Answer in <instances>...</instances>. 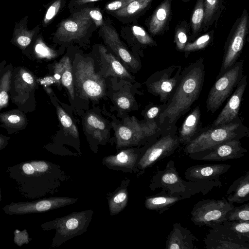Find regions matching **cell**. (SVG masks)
Listing matches in <instances>:
<instances>
[{
    "label": "cell",
    "mask_w": 249,
    "mask_h": 249,
    "mask_svg": "<svg viewBox=\"0 0 249 249\" xmlns=\"http://www.w3.org/2000/svg\"><path fill=\"white\" fill-rule=\"evenodd\" d=\"M182 0L183 2H188V1H190V0Z\"/></svg>",
    "instance_id": "52"
},
{
    "label": "cell",
    "mask_w": 249,
    "mask_h": 249,
    "mask_svg": "<svg viewBox=\"0 0 249 249\" xmlns=\"http://www.w3.org/2000/svg\"><path fill=\"white\" fill-rule=\"evenodd\" d=\"M204 242L207 249H249V243L241 239L226 222L211 225Z\"/></svg>",
    "instance_id": "14"
},
{
    "label": "cell",
    "mask_w": 249,
    "mask_h": 249,
    "mask_svg": "<svg viewBox=\"0 0 249 249\" xmlns=\"http://www.w3.org/2000/svg\"><path fill=\"white\" fill-rule=\"evenodd\" d=\"M233 207V204L225 197L220 199H202L194 206L191 221L199 227L221 224L227 221L226 214Z\"/></svg>",
    "instance_id": "10"
},
{
    "label": "cell",
    "mask_w": 249,
    "mask_h": 249,
    "mask_svg": "<svg viewBox=\"0 0 249 249\" xmlns=\"http://www.w3.org/2000/svg\"><path fill=\"white\" fill-rule=\"evenodd\" d=\"M202 31L206 32L218 20L224 8L223 0H204Z\"/></svg>",
    "instance_id": "31"
},
{
    "label": "cell",
    "mask_w": 249,
    "mask_h": 249,
    "mask_svg": "<svg viewBox=\"0 0 249 249\" xmlns=\"http://www.w3.org/2000/svg\"><path fill=\"white\" fill-rule=\"evenodd\" d=\"M163 132L156 121L139 122L133 116L125 119L116 132L118 146L138 144L145 141L152 142Z\"/></svg>",
    "instance_id": "8"
},
{
    "label": "cell",
    "mask_w": 249,
    "mask_h": 249,
    "mask_svg": "<svg viewBox=\"0 0 249 249\" xmlns=\"http://www.w3.org/2000/svg\"><path fill=\"white\" fill-rule=\"evenodd\" d=\"M247 150L239 139H232L221 143L204 152L189 155L192 159L206 161H224L238 159L245 156Z\"/></svg>",
    "instance_id": "16"
},
{
    "label": "cell",
    "mask_w": 249,
    "mask_h": 249,
    "mask_svg": "<svg viewBox=\"0 0 249 249\" xmlns=\"http://www.w3.org/2000/svg\"><path fill=\"white\" fill-rule=\"evenodd\" d=\"M200 107L197 106L186 116L181 126L178 136L180 143L186 145L200 132Z\"/></svg>",
    "instance_id": "24"
},
{
    "label": "cell",
    "mask_w": 249,
    "mask_h": 249,
    "mask_svg": "<svg viewBox=\"0 0 249 249\" xmlns=\"http://www.w3.org/2000/svg\"><path fill=\"white\" fill-rule=\"evenodd\" d=\"M54 78L56 82L61 83L67 89L72 99L74 97L73 77L71 60L64 56L53 67Z\"/></svg>",
    "instance_id": "26"
},
{
    "label": "cell",
    "mask_w": 249,
    "mask_h": 249,
    "mask_svg": "<svg viewBox=\"0 0 249 249\" xmlns=\"http://www.w3.org/2000/svg\"><path fill=\"white\" fill-rule=\"evenodd\" d=\"M0 127L5 129L9 134H18L28 125L26 113L18 108L0 112Z\"/></svg>",
    "instance_id": "25"
},
{
    "label": "cell",
    "mask_w": 249,
    "mask_h": 249,
    "mask_svg": "<svg viewBox=\"0 0 249 249\" xmlns=\"http://www.w3.org/2000/svg\"><path fill=\"white\" fill-rule=\"evenodd\" d=\"M58 119L64 130L75 138L78 136L77 127L69 115L59 106H56Z\"/></svg>",
    "instance_id": "39"
},
{
    "label": "cell",
    "mask_w": 249,
    "mask_h": 249,
    "mask_svg": "<svg viewBox=\"0 0 249 249\" xmlns=\"http://www.w3.org/2000/svg\"><path fill=\"white\" fill-rule=\"evenodd\" d=\"M99 51L101 58L102 64L105 68L106 74L123 78H131V75L111 53H108L106 48L102 45L99 46Z\"/></svg>",
    "instance_id": "29"
},
{
    "label": "cell",
    "mask_w": 249,
    "mask_h": 249,
    "mask_svg": "<svg viewBox=\"0 0 249 249\" xmlns=\"http://www.w3.org/2000/svg\"><path fill=\"white\" fill-rule=\"evenodd\" d=\"M204 18V0H197L190 18L189 24L192 31L190 37L191 41L195 40L202 31Z\"/></svg>",
    "instance_id": "32"
},
{
    "label": "cell",
    "mask_w": 249,
    "mask_h": 249,
    "mask_svg": "<svg viewBox=\"0 0 249 249\" xmlns=\"http://www.w3.org/2000/svg\"></svg>",
    "instance_id": "53"
},
{
    "label": "cell",
    "mask_w": 249,
    "mask_h": 249,
    "mask_svg": "<svg viewBox=\"0 0 249 249\" xmlns=\"http://www.w3.org/2000/svg\"><path fill=\"white\" fill-rule=\"evenodd\" d=\"M247 85V75H243L225 106L210 127L226 124L238 119L243 96Z\"/></svg>",
    "instance_id": "20"
},
{
    "label": "cell",
    "mask_w": 249,
    "mask_h": 249,
    "mask_svg": "<svg viewBox=\"0 0 249 249\" xmlns=\"http://www.w3.org/2000/svg\"><path fill=\"white\" fill-rule=\"evenodd\" d=\"M85 125L88 133L98 139H103L107 131L105 123L103 120L92 113L87 116Z\"/></svg>",
    "instance_id": "34"
},
{
    "label": "cell",
    "mask_w": 249,
    "mask_h": 249,
    "mask_svg": "<svg viewBox=\"0 0 249 249\" xmlns=\"http://www.w3.org/2000/svg\"><path fill=\"white\" fill-rule=\"evenodd\" d=\"M31 42V39L28 36H20L17 39L16 45L21 49L24 50L30 44Z\"/></svg>",
    "instance_id": "49"
},
{
    "label": "cell",
    "mask_w": 249,
    "mask_h": 249,
    "mask_svg": "<svg viewBox=\"0 0 249 249\" xmlns=\"http://www.w3.org/2000/svg\"><path fill=\"white\" fill-rule=\"evenodd\" d=\"M134 38L143 46H157V42L152 36L141 26L136 24L126 27Z\"/></svg>",
    "instance_id": "38"
},
{
    "label": "cell",
    "mask_w": 249,
    "mask_h": 249,
    "mask_svg": "<svg viewBox=\"0 0 249 249\" xmlns=\"http://www.w3.org/2000/svg\"><path fill=\"white\" fill-rule=\"evenodd\" d=\"M150 187L152 191L160 189L171 195H180L185 199L196 194L205 195L214 187L207 183L184 180L172 160L167 163L163 169L157 171L152 178Z\"/></svg>",
    "instance_id": "3"
},
{
    "label": "cell",
    "mask_w": 249,
    "mask_h": 249,
    "mask_svg": "<svg viewBox=\"0 0 249 249\" xmlns=\"http://www.w3.org/2000/svg\"><path fill=\"white\" fill-rule=\"evenodd\" d=\"M227 221H249V202L239 206H234L226 216Z\"/></svg>",
    "instance_id": "40"
},
{
    "label": "cell",
    "mask_w": 249,
    "mask_h": 249,
    "mask_svg": "<svg viewBox=\"0 0 249 249\" xmlns=\"http://www.w3.org/2000/svg\"><path fill=\"white\" fill-rule=\"evenodd\" d=\"M172 0H163L145 21L153 36H161L168 30L172 17Z\"/></svg>",
    "instance_id": "21"
},
{
    "label": "cell",
    "mask_w": 249,
    "mask_h": 249,
    "mask_svg": "<svg viewBox=\"0 0 249 249\" xmlns=\"http://www.w3.org/2000/svg\"><path fill=\"white\" fill-rule=\"evenodd\" d=\"M214 33V30H212L196 38L193 42H188L183 51L185 57H187L191 53L203 49L207 47L213 39Z\"/></svg>",
    "instance_id": "36"
},
{
    "label": "cell",
    "mask_w": 249,
    "mask_h": 249,
    "mask_svg": "<svg viewBox=\"0 0 249 249\" xmlns=\"http://www.w3.org/2000/svg\"><path fill=\"white\" fill-rule=\"evenodd\" d=\"M91 5L63 19L53 35V39L60 43H71L89 38L97 28L89 15Z\"/></svg>",
    "instance_id": "6"
},
{
    "label": "cell",
    "mask_w": 249,
    "mask_h": 249,
    "mask_svg": "<svg viewBox=\"0 0 249 249\" xmlns=\"http://www.w3.org/2000/svg\"><path fill=\"white\" fill-rule=\"evenodd\" d=\"M35 58L40 60L45 59L50 60L57 56L56 52L46 46L43 42L37 43L35 48Z\"/></svg>",
    "instance_id": "42"
},
{
    "label": "cell",
    "mask_w": 249,
    "mask_h": 249,
    "mask_svg": "<svg viewBox=\"0 0 249 249\" xmlns=\"http://www.w3.org/2000/svg\"><path fill=\"white\" fill-rule=\"evenodd\" d=\"M157 194L146 197L144 205L149 210L155 211L161 214L176 203L185 198L178 195H171L161 190Z\"/></svg>",
    "instance_id": "28"
},
{
    "label": "cell",
    "mask_w": 249,
    "mask_h": 249,
    "mask_svg": "<svg viewBox=\"0 0 249 249\" xmlns=\"http://www.w3.org/2000/svg\"><path fill=\"white\" fill-rule=\"evenodd\" d=\"M153 0H133L124 7L109 13L123 23L134 22L151 6Z\"/></svg>",
    "instance_id": "23"
},
{
    "label": "cell",
    "mask_w": 249,
    "mask_h": 249,
    "mask_svg": "<svg viewBox=\"0 0 249 249\" xmlns=\"http://www.w3.org/2000/svg\"><path fill=\"white\" fill-rule=\"evenodd\" d=\"M249 29V16L244 8L232 26L227 38L221 66L217 77L231 69L237 61L245 44Z\"/></svg>",
    "instance_id": "7"
},
{
    "label": "cell",
    "mask_w": 249,
    "mask_h": 249,
    "mask_svg": "<svg viewBox=\"0 0 249 249\" xmlns=\"http://www.w3.org/2000/svg\"><path fill=\"white\" fill-rule=\"evenodd\" d=\"M128 193L125 188L117 191L109 201V208L111 215L117 214L126 206Z\"/></svg>",
    "instance_id": "37"
},
{
    "label": "cell",
    "mask_w": 249,
    "mask_h": 249,
    "mask_svg": "<svg viewBox=\"0 0 249 249\" xmlns=\"http://www.w3.org/2000/svg\"><path fill=\"white\" fill-rule=\"evenodd\" d=\"M77 199L67 197H54L36 201L12 202L3 208L8 214H24L44 212L75 202Z\"/></svg>",
    "instance_id": "15"
},
{
    "label": "cell",
    "mask_w": 249,
    "mask_h": 249,
    "mask_svg": "<svg viewBox=\"0 0 249 249\" xmlns=\"http://www.w3.org/2000/svg\"><path fill=\"white\" fill-rule=\"evenodd\" d=\"M51 165L43 160H30L8 168L9 177L15 180L21 193L34 199L38 196L42 177L49 173Z\"/></svg>",
    "instance_id": "5"
},
{
    "label": "cell",
    "mask_w": 249,
    "mask_h": 249,
    "mask_svg": "<svg viewBox=\"0 0 249 249\" xmlns=\"http://www.w3.org/2000/svg\"><path fill=\"white\" fill-rule=\"evenodd\" d=\"M166 106V103L161 105H155L150 107L145 113L147 122L155 121L154 119L158 118L159 115L164 110Z\"/></svg>",
    "instance_id": "45"
},
{
    "label": "cell",
    "mask_w": 249,
    "mask_h": 249,
    "mask_svg": "<svg viewBox=\"0 0 249 249\" xmlns=\"http://www.w3.org/2000/svg\"><path fill=\"white\" fill-rule=\"evenodd\" d=\"M75 76L77 87L84 96L96 99L104 94L105 81L95 72L91 62L79 61L75 69Z\"/></svg>",
    "instance_id": "13"
},
{
    "label": "cell",
    "mask_w": 249,
    "mask_h": 249,
    "mask_svg": "<svg viewBox=\"0 0 249 249\" xmlns=\"http://www.w3.org/2000/svg\"><path fill=\"white\" fill-rule=\"evenodd\" d=\"M225 222L239 237L249 243V221H225Z\"/></svg>",
    "instance_id": "41"
},
{
    "label": "cell",
    "mask_w": 249,
    "mask_h": 249,
    "mask_svg": "<svg viewBox=\"0 0 249 249\" xmlns=\"http://www.w3.org/2000/svg\"><path fill=\"white\" fill-rule=\"evenodd\" d=\"M248 135V129L239 119L215 127L202 129L191 142L185 145L184 152L192 155L200 154L227 141L239 139Z\"/></svg>",
    "instance_id": "2"
},
{
    "label": "cell",
    "mask_w": 249,
    "mask_h": 249,
    "mask_svg": "<svg viewBox=\"0 0 249 249\" xmlns=\"http://www.w3.org/2000/svg\"><path fill=\"white\" fill-rule=\"evenodd\" d=\"M231 165L228 164H206L196 165L187 168L185 178L190 181L207 183L220 188L222 184L220 177L227 172Z\"/></svg>",
    "instance_id": "17"
},
{
    "label": "cell",
    "mask_w": 249,
    "mask_h": 249,
    "mask_svg": "<svg viewBox=\"0 0 249 249\" xmlns=\"http://www.w3.org/2000/svg\"><path fill=\"white\" fill-rule=\"evenodd\" d=\"M38 80L24 66L14 67L11 81L10 99L19 110L25 113L34 111L36 107L35 92Z\"/></svg>",
    "instance_id": "4"
},
{
    "label": "cell",
    "mask_w": 249,
    "mask_h": 249,
    "mask_svg": "<svg viewBox=\"0 0 249 249\" xmlns=\"http://www.w3.org/2000/svg\"><path fill=\"white\" fill-rule=\"evenodd\" d=\"M99 0H70L68 7L70 13H72Z\"/></svg>",
    "instance_id": "44"
},
{
    "label": "cell",
    "mask_w": 249,
    "mask_h": 249,
    "mask_svg": "<svg viewBox=\"0 0 249 249\" xmlns=\"http://www.w3.org/2000/svg\"><path fill=\"white\" fill-rule=\"evenodd\" d=\"M204 59L200 58L182 70L176 89L158 119L159 125L164 128L163 132L175 129L178 120L198 98L204 81Z\"/></svg>",
    "instance_id": "1"
},
{
    "label": "cell",
    "mask_w": 249,
    "mask_h": 249,
    "mask_svg": "<svg viewBox=\"0 0 249 249\" xmlns=\"http://www.w3.org/2000/svg\"><path fill=\"white\" fill-rule=\"evenodd\" d=\"M66 0H55L49 7L44 19V24H48L64 7Z\"/></svg>",
    "instance_id": "43"
},
{
    "label": "cell",
    "mask_w": 249,
    "mask_h": 249,
    "mask_svg": "<svg viewBox=\"0 0 249 249\" xmlns=\"http://www.w3.org/2000/svg\"><path fill=\"white\" fill-rule=\"evenodd\" d=\"M6 65V61L5 60H3L0 62V80L4 72V69Z\"/></svg>",
    "instance_id": "51"
},
{
    "label": "cell",
    "mask_w": 249,
    "mask_h": 249,
    "mask_svg": "<svg viewBox=\"0 0 249 249\" xmlns=\"http://www.w3.org/2000/svg\"><path fill=\"white\" fill-rule=\"evenodd\" d=\"M99 33L105 43L124 63L132 69H137L138 67V61L124 45L115 27L110 23L105 20L103 25L100 27Z\"/></svg>",
    "instance_id": "19"
},
{
    "label": "cell",
    "mask_w": 249,
    "mask_h": 249,
    "mask_svg": "<svg viewBox=\"0 0 249 249\" xmlns=\"http://www.w3.org/2000/svg\"><path fill=\"white\" fill-rule=\"evenodd\" d=\"M14 67L12 64L6 65L0 80V112L9 106L11 77Z\"/></svg>",
    "instance_id": "33"
},
{
    "label": "cell",
    "mask_w": 249,
    "mask_h": 249,
    "mask_svg": "<svg viewBox=\"0 0 249 249\" xmlns=\"http://www.w3.org/2000/svg\"><path fill=\"white\" fill-rule=\"evenodd\" d=\"M91 211L71 213L53 221L57 236L64 241L83 232L88 226Z\"/></svg>",
    "instance_id": "18"
},
{
    "label": "cell",
    "mask_w": 249,
    "mask_h": 249,
    "mask_svg": "<svg viewBox=\"0 0 249 249\" xmlns=\"http://www.w3.org/2000/svg\"><path fill=\"white\" fill-rule=\"evenodd\" d=\"M133 0H112L107 3L104 9L107 13L117 11L133 1Z\"/></svg>",
    "instance_id": "46"
},
{
    "label": "cell",
    "mask_w": 249,
    "mask_h": 249,
    "mask_svg": "<svg viewBox=\"0 0 249 249\" xmlns=\"http://www.w3.org/2000/svg\"><path fill=\"white\" fill-rule=\"evenodd\" d=\"M89 15L97 28L100 27L103 25L105 20L99 8L93 6V4L91 5L89 10Z\"/></svg>",
    "instance_id": "47"
},
{
    "label": "cell",
    "mask_w": 249,
    "mask_h": 249,
    "mask_svg": "<svg viewBox=\"0 0 249 249\" xmlns=\"http://www.w3.org/2000/svg\"><path fill=\"white\" fill-rule=\"evenodd\" d=\"M243 60L238 61L231 69L217 77L206 101L209 111L213 113L215 112L231 96L243 76Z\"/></svg>",
    "instance_id": "9"
},
{
    "label": "cell",
    "mask_w": 249,
    "mask_h": 249,
    "mask_svg": "<svg viewBox=\"0 0 249 249\" xmlns=\"http://www.w3.org/2000/svg\"><path fill=\"white\" fill-rule=\"evenodd\" d=\"M116 102L118 106L123 109L129 108L132 104V100L130 98L124 94L121 95L118 97Z\"/></svg>",
    "instance_id": "48"
},
{
    "label": "cell",
    "mask_w": 249,
    "mask_h": 249,
    "mask_svg": "<svg viewBox=\"0 0 249 249\" xmlns=\"http://www.w3.org/2000/svg\"><path fill=\"white\" fill-rule=\"evenodd\" d=\"M198 241L192 232L181 225L175 222L166 239V249H194Z\"/></svg>",
    "instance_id": "22"
},
{
    "label": "cell",
    "mask_w": 249,
    "mask_h": 249,
    "mask_svg": "<svg viewBox=\"0 0 249 249\" xmlns=\"http://www.w3.org/2000/svg\"><path fill=\"white\" fill-rule=\"evenodd\" d=\"M142 152L134 149H127L122 151L115 155L105 158L104 162L111 167L133 168L137 164Z\"/></svg>",
    "instance_id": "30"
},
{
    "label": "cell",
    "mask_w": 249,
    "mask_h": 249,
    "mask_svg": "<svg viewBox=\"0 0 249 249\" xmlns=\"http://www.w3.org/2000/svg\"><path fill=\"white\" fill-rule=\"evenodd\" d=\"M229 202L241 204L249 200V171L234 181L226 193Z\"/></svg>",
    "instance_id": "27"
},
{
    "label": "cell",
    "mask_w": 249,
    "mask_h": 249,
    "mask_svg": "<svg viewBox=\"0 0 249 249\" xmlns=\"http://www.w3.org/2000/svg\"><path fill=\"white\" fill-rule=\"evenodd\" d=\"M10 137L0 134V150L4 148L8 143Z\"/></svg>",
    "instance_id": "50"
},
{
    "label": "cell",
    "mask_w": 249,
    "mask_h": 249,
    "mask_svg": "<svg viewBox=\"0 0 249 249\" xmlns=\"http://www.w3.org/2000/svg\"><path fill=\"white\" fill-rule=\"evenodd\" d=\"M190 29V24L185 20L181 21L176 26L174 43L178 51L183 52L188 42Z\"/></svg>",
    "instance_id": "35"
},
{
    "label": "cell",
    "mask_w": 249,
    "mask_h": 249,
    "mask_svg": "<svg viewBox=\"0 0 249 249\" xmlns=\"http://www.w3.org/2000/svg\"><path fill=\"white\" fill-rule=\"evenodd\" d=\"M182 68L172 65L155 72L146 83L148 91L166 103L172 96L179 82Z\"/></svg>",
    "instance_id": "12"
},
{
    "label": "cell",
    "mask_w": 249,
    "mask_h": 249,
    "mask_svg": "<svg viewBox=\"0 0 249 249\" xmlns=\"http://www.w3.org/2000/svg\"><path fill=\"white\" fill-rule=\"evenodd\" d=\"M151 144L142 152L136 167L143 171L158 161L169 156L180 144L175 129L164 132L160 137L152 141Z\"/></svg>",
    "instance_id": "11"
}]
</instances>
